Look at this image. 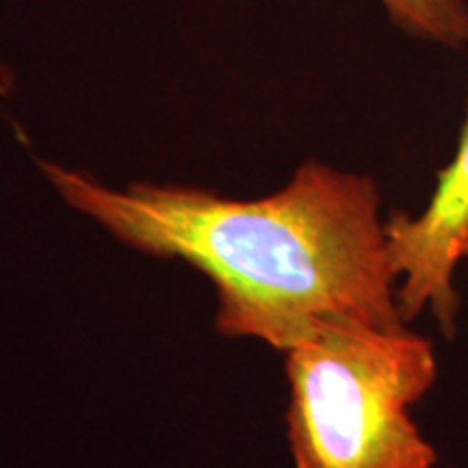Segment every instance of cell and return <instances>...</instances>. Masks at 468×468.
<instances>
[{
    "label": "cell",
    "instance_id": "6da1fadb",
    "mask_svg": "<svg viewBox=\"0 0 468 468\" xmlns=\"http://www.w3.org/2000/svg\"><path fill=\"white\" fill-rule=\"evenodd\" d=\"M39 167L69 207L117 241L208 276L221 336L259 338L284 354L321 321L406 327L368 176L306 161L271 196L230 200L185 185L111 189L87 172Z\"/></svg>",
    "mask_w": 468,
    "mask_h": 468
},
{
    "label": "cell",
    "instance_id": "7a4b0ae2",
    "mask_svg": "<svg viewBox=\"0 0 468 468\" xmlns=\"http://www.w3.org/2000/svg\"><path fill=\"white\" fill-rule=\"evenodd\" d=\"M284 356L295 468H434V447L408 412L438 378L427 338L330 319Z\"/></svg>",
    "mask_w": 468,
    "mask_h": 468
},
{
    "label": "cell",
    "instance_id": "3957f363",
    "mask_svg": "<svg viewBox=\"0 0 468 468\" xmlns=\"http://www.w3.org/2000/svg\"><path fill=\"white\" fill-rule=\"evenodd\" d=\"M384 228L403 321L427 310L444 336H453L460 308L455 269L468 239V101L458 150L438 174L427 207L419 215L395 210Z\"/></svg>",
    "mask_w": 468,
    "mask_h": 468
},
{
    "label": "cell",
    "instance_id": "277c9868",
    "mask_svg": "<svg viewBox=\"0 0 468 468\" xmlns=\"http://www.w3.org/2000/svg\"><path fill=\"white\" fill-rule=\"evenodd\" d=\"M397 27L430 42L462 48L468 44L466 0H379Z\"/></svg>",
    "mask_w": 468,
    "mask_h": 468
},
{
    "label": "cell",
    "instance_id": "5b68a950",
    "mask_svg": "<svg viewBox=\"0 0 468 468\" xmlns=\"http://www.w3.org/2000/svg\"><path fill=\"white\" fill-rule=\"evenodd\" d=\"M462 261H468V239H466L464 248H462Z\"/></svg>",
    "mask_w": 468,
    "mask_h": 468
}]
</instances>
